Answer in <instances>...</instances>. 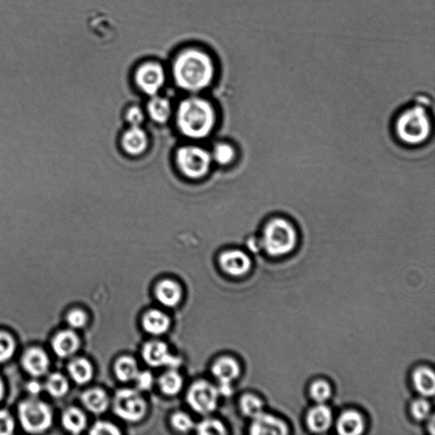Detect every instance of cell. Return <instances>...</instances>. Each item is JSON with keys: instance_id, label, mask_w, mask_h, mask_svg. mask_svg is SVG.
Segmentation results:
<instances>
[{"instance_id": "6", "label": "cell", "mask_w": 435, "mask_h": 435, "mask_svg": "<svg viewBox=\"0 0 435 435\" xmlns=\"http://www.w3.org/2000/svg\"><path fill=\"white\" fill-rule=\"evenodd\" d=\"M212 162L211 153L201 146L188 145L177 150V165L182 174L190 179H201L208 175Z\"/></svg>"}, {"instance_id": "28", "label": "cell", "mask_w": 435, "mask_h": 435, "mask_svg": "<svg viewBox=\"0 0 435 435\" xmlns=\"http://www.w3.org/2000/svg\"><path fill=\"white\" fill-rule=\"evenodd\" d=\"M44 389L53 398L59 399L66 396L69 390V383L64 375L54 372L47 377Z\"/></svg>"}, {"instance_id": "35", "label": "cell", "mask_w": 435, "mask_h": 435, "mask_svg": "<svg viewBox=\"0 0 435 435\" xmlns=\"http://www.w3.org/2000/svg\"><path fill=\"white\" fill-rule=\"evenodd\" d=\"M430 410H431V406L425 399H417L411 404V414L416 420L423 421L427 419L430 414Z\"/></svg>"}, {"instance_id": "23", "label": "cell", "mask_w": 435, "mask_h": 435, "mask_svg": "<svg viewBox=\"0 0 435 435\" xmlns=\"http://www.w3.org/2000/svg\"><path fill=\"white\" fill-rule=\"evenodd\" d=\"M146 113L153 122L165 123L172 116V105L165 97L152 96L146 108Z\"/></svg>"}, {"instance_id": "25", "label": "cell", "mask_w": 435, "mask_h": 435, "mask_svg": "<svg viewBox=\"0 0 435 435\" xmlns=\"http://www.w3.org/2000/svg\"><path fill=\"white\" fill-rule=\"evenodd\" d=\"M139 372L136 359L131 357L123 356L119 357L114 364L115 375L123 383L135 381Z\"/></svg>"}, {"instance_id": "7", "label": "cell", "mask_w": 435, "mask_h": 435, "mask_svg": "<svg viewBox=\"0 0 435 435\" xmlns=\"http://www.w3.org/2000/svg\"><path fill=\"white\" fill-rule=\"evenodd\" d=\"M113 406L114 414L127 423H138L148 414V403L137 390L133 389L118 390Z\"/></svg>"}, {"instance_id": "1", "label": "cell", "mask_w": 435, "mask_h": 435, "mask_svg": "<svg viewBox=\"0 0 435 435\" xmlns=\"http://www.w3.org/2000/svg\"><path fill=\"white\" fill-rule=\"evenodd\" d=\"M214 62L197 48H189L177 56L173 65V76L181 90L196 93L205 90L214 80Z\"/></svg>"}, {"instance_id": "9", "label": "cell", "mask_w": 435, "mask_h": 435, "mask_svg": "<svg viewBox=\"0 0 435 435\" xmlns=\"http://www.w3.org/2000/svg\"><path fill=\"white\" fill-rule=\"evenodd\" d=\"M165 80L163 66L155 62H148L136 70L135 83L146 96H157L165 83Z\"/></svg>"}, {"instance_id": "34", "label": "cell", "mask_w": 435, "mask_h": 435, "mask_svg": "<svg viewBox=\"0 0 435 435\" xmlns=\"http://www.w3.org/2000/svg\"><path fill=\"white\" fill-rule=\"evenodd\" d=\"M312 397L319 404L325 402L331 397L332 389L329 384L324 380L314 382L310 388Z\"/></svg>"}, {"instance_id": "26", "label": "cell", "mask_w": 435, "mask_h": 435, "mask_svg": "<svg viewBox=\"0 0 435 435\" xmlns=\"http://www.w3.org/2000/svg\"><path fill=\"white\" fill-rule=\"evenodd\" d=\"M415 388L421 396H432L435 392V377L433 370L429 367H419L414 372Z\"/></svg>"}, {"instance_id": "14", "label": "cell", "mask_w": 435, "mask_h": 435, "mask_svg": "<svg viewBox=\"0 0 435 435\" xmlns=\"http://www.w3.org/2000/svg\"><path fill=\"white\" fill-rule=\"evenodd\" d=\"M122 146L124 152L131 156L143 154L149 145V138L141 126H130L123 133Z\"/></svg>"}, {"instance_id": "41", "label": "cell", "mask_w": 435, "mask_h": 435, "mask_svg": "<svg viewBox=\"0 0 435 435\" xmlns=\"http://www.w3.org/2000/svg\"><path fill=\"white\" fill-rule=\"evenodd\" d=\"M44 389L43 385L36 380L31 381L26 384V390L32 397H38L39 394Z\"/></svg>"}, {"instance_id": "21", "label": "cell", "mask_w": 435, "mask_h": 435, "mask_svg": "<svg viewBox=\"0 0 435 435\" xmlns=\"http://www.w3.org/2000/svg\"><path fill=\"white\" fill-rule=\"evenodd\" d=\"M68 374L78 385H84L90 383L94 377V367L88 359L78 357L72 359L68 365Z\"/></svg>"}, {"instance_id": "22", "label": "cell", "mask_w": 435, "mask_h": 435, "mask_svg": "<svg viewBox=\"0 0 435 435\" xmlns=\"http://www.w3.org/2000/svg\"><path fill=\"white\" fill-rule=\"evenodd\" d=\"M365 429V423L363 417L356 411L344 412L337 421V432L343 435H358L363 433Z\"/></svg>"}, {"instance_id": "37", "label": "cell", "mask_w": 435, "mask_h": 435, "mask_svg": "<svg viewBox=\"0 0 435 435\" xmlns=\"http://www.w3.org/2000/svg\"><path fill=\"white\" fill-rule=\"evenodd\" d=\"M90 434L93 435H119L121 431L116 425L108 421H98L92 426Z\"/></svg>"}, {"instance_id": "20", "label": "cell", "mask_w": 435, "mask_h": 435, "mask_svg": "<svg viewBox=\"0 0 435 435\" xmlns=\"http://www.w3.org/2000/svg\"><path fill=\"white\" fill-rule=\"evenodd\" d=\"M332 421V414L329 409L322 403L312 408L307 415V424L312 431L322 433L330 428Z\"/></svg>"}, {"instance_id": "31", "label": "cell", "mask_w": 435, "mask_h": 435, "mask_svg": "<svg viewBox=\"0 0 435 435\" xmlns=\"http://www.w3.org/2000/svg\"><path fill=\"white\" fill-rule=\"evenodd\" d=\"M16 341L8 332L0 331V363H4L14 356Z\"/></svg>"}, {"instance_id": "8", "label": "cell", "mask_w": 435, "mask_h": 435, "mask_svg": "<svg viewBox=\"0 0 435 435\" xmlns=\"http://www.w3.org/2000/svg\"><path fill=\"white\" fill-rule=\"evenodd\" d=\"M219 396V390L214 384L207 380H198L189 388L186 401L197 414L208 415L216 410Z\"/></svg>"}, {"instance_id": "39", "label": "cell", "mask_w": 435, "mask_h": 435, "mask_svg": "<svg viewBox=\"0 0 435 435\" xmlns=\"http://www.w3.org/2000/svg\"><path fill=\"white\" fill-rule=\"evenodd\" d=\"M126 118L130 126H141L145 121V114L139 106H134L127 110Z\"/></svg>"}, {"instance_id": "19", "label": "cell", "mask_w": 435, "mask_h": 435, "mask_svg": "<svg viewBox=\"0 0 435 435\" xmlns=\"http://www.w3.org/2000/svg\"><path fill=\"white\" fill-rule=\"evenodd\" d=\"M81 401L84 407L93 414L100 415L108 411L110 399L104 389L94 388L82 394Z\"/></svg>"}, {"instance_id": "3", "label": "cell", "mask_w": 435, "mask_h": 435, "mask_svg": "<svg viewBox=\"0 0 435 435\" xmlns=\"http://www.w3.org/2000/svg\"><path fill=\"white\" fill-rule=\"evenodd\" d=\"M297 233L295 225L285 218L276 217L266 223L261 245L270 256L279 257L295 250Z\"/></svg>"}, {"instance_id": "12", "label": "cell", "mask_w": 435, "mask_h": 435, "mask_svg": "<svg viewBox=\"0 0 435 435\" xmlns=\"http://www.w3.org/2000/svg\"><path fill=\"white\" fill-rule=\"evenodd\" d=\"M219 263L224 272L236 277L244 276L252 267L250 256L246 252L236 250L222 252Z\"/></svg>"}, {"instance_id": "32", "label": "cell", "mask_w": 435, "mask_h": 435, "mask_svg": "<svg viewBox=\"0 0 435 435\" xmlns=\"http://www.w3.org/2000/svg\"><path fill=\"white\" fill-rule=\"evenodd\" d=\"M197 433L201 435H223L226 433L225 425L215 419H204L197 425Z\"/></svg>"}, {"instance_id": "33", "label": "cell", "mask_w": 435, "mask_h": 435, "mask_svg": "<svg viewBox=\"0 0 435 435\" xmlns=\"http://www.w3.org/2000/svg\"><path fill=\"white\" fill-rule=\"evenodd\" d=\"M171 425L177 431L188 433L195 427L192 417L183 411H177L171 416Z\"/></svg>"}, {"instance_id": "29", "label": "cell", "mask_w": 435, "mask_h": 435, "mask_svg": "<svg viewBox=\"0 0 435 435\" xmlns=\"http://www.w3.org/2000/svg\"><path fill=\"white\" fill-rule=\"evenodd\" d=\"M240 406H241V410L242 414L251 419H255L257 416H259L264 412V404L261 399L254 394H247L241 398L240 401Z\"/></svg>"}, {"instance_id": "36", "label": "cell", "mask_w": 435, "mask_h": 435, "mask_svg": "<svg viewBox=\"0 0 435 435\" xmlns=\"http://www.w3.org/2000/svg\"><path fill=\"white\" fill-rule=\"evenodd\" d=\"M66 322L72 329H81L88 322L87 314L79 309L71 310L66 316Z\"/></svg>"}, {"instance_id": "30", "label": "cell", "mask_w": 435, "mask_h": 435, "mask_svg": "<svg viewBox=\"0 0 435 435\" xmlns=\"http://www.w3.org/2000/svg\"><path fill=\"white\" fill-rule=\"evenodd\" d=\"M211 156L213 161H215L220 165H228L236 158V150L228 143H220L215 146Z\"/></svg>"}, {"instance_id": "16", "label": "cell", "mask_w": 435, "mask_h": 435, "mask_svg": "<svg viewBox=\"0 0 435 435\" xmlns=\"http://www.w3.org/2000/svg\"><path fill=\"white\" fill-rule=\"evenodd\" d=\"M155 296L162 305L167 308H175L180 303L183 291L179 283L170 279H164L157 284Z\"/></svg>"}, {"instance_id": "40", "label": "cell", "mask_w": 435, "mask_h": 435, "mask_svg": "<svg viewBox=\"0 0 435 435\" xmlns=\"http://www.w3.org/2000/svg\"><path fill=\"white\" fill-rule=\"evenodd\" d=\"M137 387L143 392H148L153 388L154 384V377L152 372L149 371L139 372L135 379Z\"/></svg>"}, {"instance_id": "38", "label": "cell", "mask_w": 435, "mask_h": 435, "mask_svg": "<svg viewBox=\"0 0 435 435\" xmlns=\"http://www.w3.org/2000/svg\"><path fill=\"white\" fill-rule=\"evenodd\" d=\"M16 424L7 411L0 410V435H11L14 432Z\"/></svg>"}, {"instance_id": "11", "label": "cell", "mask_w": 435, "mask_h": 435, "mask_svg": "<svg viewBox=\"0 0 435 435\" xmlns=\"http://www.w3.org/2000/svg\"><path fill=\"white\" fill-rule=\"evenodd\" d=\"M212 374L219 381L220 394L230 396L232 394V384L241 372L238 362L230 357H222L217 359L211 368Z\"/></svg>"}, {"instance_id": "27", "label": "cell", "mask_w": 435, "mask_h": 435, "mask_svg": "<svg viewBox=\"0 0 435 435\" xmlns=\"http://www.w3.org/2000/svg\"><path fill=\"white\" fill-rule=\"evenodd\" d=\"M158 385L162 393L168 396H177L183 388V377L175 369H170L164 372L159 377Z\"/></svg>"}, {"instance_id": "17", "label": "cell", "mask_w": 435, "mask_h": 435, "mask_svg": "<svg viewBox=\"0 0 435 435\" xmlns=\"http://www.w3.org/2000/svg\"><path fill=\"white\" fill-rule=\"evenodd\" d=\"M254 421L251 425L252 434L262 435H284L287 434V427L285 423L277 416L266 414L262 412L261 414L255 417Z\"/></svg>"}, {"instance_id": "13", "label": "cell", "mask_w": 435, "mask_h": 435, "mask_svg": "<svg viewBox=\"0 0 435 435\" xmlns=\"http://www.w3.org/2000/svg\"><path fill=\"white\" fill-rule=\"evenodd\" d=\"M21 365L30 376L39 377L47 374L50 368V359L43 349L32 347L24 352L21 357Z\"/></svg>"}, {"instance_id": "42", "label": "cell", "mask_w": 435, "mask_h": 435, "mask_svg": "<svg viewBox=\"0 0 435 435\" xmlns=\"http://www.w3.org/2000/svg\"><path fill=\"white\" fill-rule=\"evenodd\" d=\"M4 396V382L1 379V377H0V401H2Z\"/></svg>"}, {"instance_id": "4", "label": "cell", "mask_w": 435, "mask_h": 435, "mask_svg": "<svg viewBox=\"0 0 435 435\" xmlns=\"http://www.w3.org/2000/svg\"><path fill=\"white\" fill-rule=\"evenodd\" d=\"M399 140L408 145H419L429 139L431 123L424 106H416L399 115L396 123Z\"/></svg>"}, {"instance_id": "2", "label": "cell", "mask_w": 435, "mask_h": 435, "mask_svg": "<svg viewBox=\"0 0 435 435\" xmlns=\"http://www.w3.org/2000/svg\"><path fill=\"white\" fill-rule=\"evenodd\" d=\"M176 124L182 135L198 140L211 135L216 126V112L210 101L189 97L180 102L176 111Z\"/></svg>"}, {"instance_id": "5", "label": "cell", "mask_w": 435, "mask_h": 435, "mask_svg": "<svg viewBox=\"0 0 435 435\" xmlns=\"http://www.w3.org/2000/svg\"><path fill=\"white\" fill-rule=\"evenodd\" d=\"M19 416L21 427L29 434H42L52 425L51 408L38 397H31L21 402Z\"/></svg>"}, {"instance_id": "18", "label": "cell", "mask_w": 435, "mask_h": 435, "mask_svg": "<svg viewBox=\"0 0 435 435\" xmlns=\"http://www.w3.org/2000/svg\"><path fill=\"white\" fill-rule=\"evenodd\" d=\"M142 327L150 335L161 336L170 330L171 321L168 314L159 309H150L142 317Z\"/></svg>"}, {"instance_id": "10", "label": "cell", "mask_w": 435, "mask_h": 435, "mask_svg": "<svg viewBox=\"0 0 435 435\" xmlns=\"http://www.w3.org/2000/svg\"><path fill=\"white\" fill-rule=\"evenodd\" d=\"M144 362L152 367H168L170 369L179 367L181 359L170 352L168 346L162 341L153 340L145 344L141 350Z\"/></svg>"}, {"instance_id": "24", "label": "cell", "mask_w": 435, "mask_h": 435, "mask_svg": "<svg viewBox=\"0 0 435 435\" xmlns=\"http://www.w3.org/2000/svg\"><path fill=\"white\" fill-rule=\"evenodd\" d=\"M61 424L66 431L79 434L87 427V417L78 407H68L62 414Z\"/></svg>"}, {"instance_id": "15", "label": "cell", "mask_w": 435, "mask_h": 435, "mask_svg": "<svg viewBox=\"0 0 435 435\" xmlns=\"http://www.w3.org/2000/svg\"><path fill=\"white\" fill-rule=\"evenodd\" d=\"M80 339L73 330L61 331L53 337L51 346L53 352L60 358H68L78 352Z\"/></svg>"}]
</instances>
